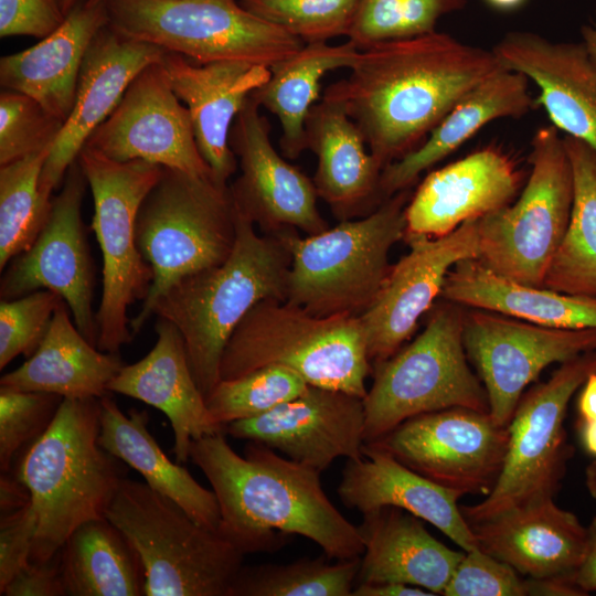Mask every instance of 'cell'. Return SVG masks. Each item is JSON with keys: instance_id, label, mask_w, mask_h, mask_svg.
I'll use <instances>...</instances> for the list:
<instances>
[{"instance_id": "cell-1", "label": "cell", "mask_w": 596, "mask_h": 596, "mask_svg": "<svg viewBox=\"0 0 596 596\" xmlns=\"http://www.w3.org/2000/svg\"><path fill=\"white\" fill-rule=\"evenodd\" d=\"M501 68L491 49L435 31L360 49L349 75L322 97L344 107L384 169L418 148L469 91Z\"/></svg>"}, {"instance_id": "cell-2", "label": "cell", "mask_w": 596, "mask_h": 596, "mask_svg": "<svg viewBox=\"0 0 596 596\" xmlns=\"http://www.w3.org/2000/svg\"><path fill=\"white\" fill-rule=\"evenodd\" d=\"M224 434L193 440L189 459L212 486L226 538L247 554L280 549L284 534L311 540L330 560L363 554L358 526L330 501L319 471L255 441L241 456Z\"/></svg>"}, {"instance_id": "cell-3", "label": "cell", "mask_w": 596, "mask_h": 596, "mask_svg": "<svg viewBox=\"0 0 596 596\" xmlns=\"http://www.w3.org/2000/svg\"><path fill=\"white\" fill-rule=\"evenodd\" d=\"M290 264L280 236L258 234L236 209V241L230 256L182 277L156 300L152 316L179 330L204 397L220 382L224 348L246 313L262 300H286Z\"/></svg>"}, {"instance_id": "cell-4", "label": "cell", "mask_w": 596, "mask_h": 596, "mask_svg": "<svg viewBox=\"0 0 596 596\" xmlns=\"http://www.w3.org/2000/svg\"><path fill=\"white\" fill-rule=\"evenodd\" d=\"M99 398H63L46 432L18 459L36 515L31 563L53 560L82 524L104 518L124 462L98 444Z\"/></svg>"}, {"instance_id": "cell-5", "label": "cell", "mask_w": 596, "mask_h": 596, "mask_svg": "<svg viewBox=\"0 0 596 596\" xmlns=\"http://www.w3.org/2000/svg\"><path fill=\"white\" fill-rule=\"evenodd\" d=\"M412 193L402 190L368 215L318 234L277 233L291 256L285 301L318 317H361L387 276L390 251L404 240Z\"/></svg>"}, {"instance_id": "cell-6", "label": "cell", "mask_w": 596, "mask_h": 596, "mask_svg": "<svg viewBox=\"0 0 596 596\" xmlns=\"http://www.w3.org/2000/svg\"><path fill=\"white\" fill-rule=\"evenodd\" d=\"M105 517L138 553L145 596L230 595L247 553L146 482L125 477Z\"/></svg>"}, {"instance_id": "cell-7", "label": "cell", "mask_w": 596, "mask_h": 596, "mask_svg": "<svg viewBox=\"0 0 596 596\" xmlns=\"http://www.w3.org/2000/svg\"><path fill=\"white\" fill-rule=\"evenodd\" d=\"M283 365L309 385L366 395L372 373L358 317H318L278 299L257 302L228 339L221 380H232L267 365Z\"/></svg>"}, {"instance_id": "cell-8", "label": "cell", "mask_w": 596, "mask_h": 596, "mask_svg": "<svg viewBox=\"0 0 596 596\" xmlns=\"http://www.w3.org/2000/svg\"><path fill=\"white\" fill-rule=\"evenodd\" d=\"M138 249L153 278L139 312L136 336L152 316L156 300L175 281L222 264L236 241V209L230 187L213 177L164 168L136 219Z\"/></svg>"}, {"instance_id": "cell-9", "label": "cell", "mask_w": 596, "mask_h": 596, "mask_svg": "<svg viewBox=\"0 0 596 596\" xmlns=\"http://www.w3.org/2000/svg\"><path fill=\"white\" fill-rule=\"evenodd\" d=\"M464 313L458 304L436 301L411 343L372 364L373 382L363 398L365 443L425 413L451 407L490 412L486 389L468 364Z\"/></svg>"}, {"instance_id": "cell-10", "label": "cell", "mask_w": 596, "mask_h": 596, "mask_svg": "<svg viewBox=\"0 0 596 596\" xmlns=\"http://www.w3.org/2000/svg\"><path fill=\"white\" fill-rule=\"evenodd\" d=\"M531 170L518 198L477 220V259L493 273L543 287L550 263L566 232L574 198L572 164L553 125L531 140Z\"/></svg>"}, {"instance_id": "cell-11", "label": "cell", "mask_w": 596, "mask_h": 596, "mask_svg": "<svg viewBox=\"0 0 596 596\" xmlns=\"http://www.w3.org/2000/svg\"><path fill=\"white\" fill-rule=\"evenodd\" d=\"M77 161L93 194L92 230L103 256L97 348L118 353L134 337L128 308L142 301L152 284V269L137 246L136 219L163 167L143 160L116 161L86 146Z\"/></svg>"}, {"instance_id": "cell-12", "label": "cell", "mask_w": 596, "mask_h": 596, "mask_svg": "<svg viewBox=\"0 0 596 596\" xmlns=\"http://www.w3.org/2000/svg\"><path fill=\"white\" fill-rule=\"evenodd\" d=\"M118 34L199 63L243 61L272 67L305 43L247 11L241 0H107Z\"/></svg>"}, {"instance_id": "cell-13", "label": "cell", "mask_w": 596, "mask_h": 596, "mask_svg": "<svg viewBox=\"0 0 596 596\" xmlns=\"http://www.w3.org/2000/svg\"><path fill=\"white\" fill-rule=\"evenodd\" d=\"M596 372V350L567 360L551 377L523 394L508 426L509 443L499 479L486 499L460 505L469 524L530 501L554 498L573 447L564 418L574 393Z\"/></svg>"}, {"instance_id": "cell-14", "label": "cell", "mask_w": 596, "mask_h": 596, "mask_svg": "<svg viewBox=\"0 0 596 596\" xmlns=\"http://www.w3.org/2000/svg\"><path fill=\"white\" fill-rule=\"evenodd\" d=\"M508 443V426L498 425L489 413L451 407L411 417L366 444L462 496H488L502 471Z\"/></svg>"}, {"instance_id": "cell-15", "label": "cell", "mask_w": 596, "mask_h": 596, "mask_svg": "<svg viewBox=\"0 0 596 596\" xmlns=\"http://www.w3.org/2000/svg\"><path fill=\"white\" fill-rule=\"evenodd\" d=\"M462 341L486 389L489 414L509 426L524 389L546 366L596 350V328H551L465 307Z\"/></svg>"}, {"instance_id": "cell-16", "label": "cell", "mask_w": 596, "mask_h": 596, "mask_svg": "<svg viewBox=\"0 0 596 596\" xmlns=\"http://www.w3.org/2000/svg\"><path fill=\"white\" fill-rule=\"evenodd\" d=\"M87 187L76 159L58 194L52 198L45 226L33 244L3 269L0 297L13 299L41 289L56 292L67 304L79 332L97 347L98 326L93 309L95 277L82 221Z\"/></svg>"}, {"instance_id": "cell-17", "label": "cell", "mask_w": 596, "mask_h": 596, "mask_svg": "<svg viewBox=\"0 0 596 596\" xmlns=\"http://www.w3.org/2000/svg\"><path fill=\"white\" fill-rule=\"evenodd\" d=\"M85 146L116 161L143 160L213 177L199 151L189 111L172 91L161 61L131 81Z\"/></svg>"}, {"instance_id": "cell-18", "label": "cell", "mask_w": 596, "mask_h": 596, "mask_svg": "<svg viewBox=\"0 0 596 596\" xmlns=\"http://www.w3.org/2000/svg\"><path fill=\"white\" fill-rule=\"evenodd\" d=\"M249 96L230 131L238 177L228 184L236 209L263 234L291 228L313 235L329 227L319 212L312 179L290 164L270 141V127Z\"/></svg>"}, {"instance_id": "cell-19", "label": "cell", "mask_w": 596, "mask_h": 596, "mask_svg": "<svg viewBox=\"0 0 596 596\" xmlns=\"http://www.w3.org/2000/svg\"><path fill=\"white\" fill-rule=\"evenodd\" d=\"M406 255L391 265L371 307L359 317L371 364L389 359L411 339L440 297L449 270L479 255L477 220L440 237L406 236Z\"/></svg>"}, {"instance_id": "cell-20", "label": "cell", "mask_w": 596, "mask_h": 596, "mask_svg": "<svg viewBox=\"0 0 596 596\" xmlns=\"http://www.w3.org/2000/svg\"><path fill=\"white\" fill-rule=\"evenodd\" d=\"M224 433L263 444L321 473L339 457H363V398L308 385L298 397L259 416L227 424Z\"/></svg>"}, {"instance_id": "cell-21", "label": "cell", "mask_w": 596, "mask_h": 596, "mask_svg": "<svg viewBox=\"0 0 596 596\" xmlns=\"http://www.w3.org/2000/svg\"><path fill=\"white\" fill-rule=\"evenodd\" d=\"M523 171L502 149L488 146L428 173L405 209V236L440 237L465 222L511 204Z\"/></svg>"}, {"instance_id": "cell-22", "label": "cell", "mask_w": 596, "mask_h": 596, "mask_svg": "<svg viewBox=\"0 0 596 596\" xmlns=\"http://www.w3.org/2000/svg\"><path fill=\"white\" fill-rule=\"evenodd\" d=\"M166 51L127 39L107 23L91 43L79 73L73 109L53 143L40 177V190L51 200L91 134L116 108L131 81Z\"/></svg>"}, {"instance_id": "cell-23", "label": "cell", "mask_w": 596, "mask_h": 596, "mask_svg": "<svg viewBox=\"0 0 596 596\" xmlns=\"http://www.w3.org/2000/svg\"><path fill=\"white\" fill-rule=\"evenodd\" d=\"M503 68L523 74L540 91L535 103L564 136L596 151V64L583 42H554L510 31L491 49Z\"/></svg>"}, {"instance_id": "cell-24", "label": "cell", "mask_w": 596, "mask_h": 596, "mask_svg": "<svg viewBox=\"0 0 596 596\" xmlns=\"http://www.w3.org/2000/svg\"><path fill=\"white\" fill-rule=\"evenodd\" d=\"M161 64L189 111L201 156L216 182L230 184L238 167L230 147L232 125L251 94L268 79L269 67L243 61L199 64L171 52Z\"/></svg>"}, {"instance_id": "cell-25", "label": "cell", "mask_w": 596, "mask_h": 596, "mask_svg": "<svg viewBox=\"0 0 596 596\" xmlns=\"http://www.w3.org/2000/svg\"><path fill=\"white\" fill-rule=\"evenodd\" d=\"M469 525L480 550L530 578H574L586 550L587 528L554 498L533 500Z\"/></svg>"}, {"instance_id": "cell-26", "label": "cell", "mask_w": 596, "mask_h": 596, "mask_svg": "<svg viewBox=\"0 0 596 596\" xmlns=\"http://www.w3.org/2000/svg\"><path fill=\"white\" fill-rule=\"evenodd\" d=\"M362 454L361 459H348L337 489L347 508L364 514L396 507L433 524L464 551L478 547L458 504L460 492L429 480L374 445L364 443Z\"/></svg>"}, {"instance_id": "cell-27", "label": "cell", "mask_w": 596, "mask_h": 596, "mask_svg": "<svg viewBox=\"0 0 596 596\" xmlns=\"http://www.w3.org/2000/svg\"><path fill=\"white\" fill-rule=\"evenodd\" d=\"M157 341L141 360L124 365L108 384L114 392L161 411L173 432L178 464L189 460L193 440L224 433L212 418L205 397L191 372L183 339L169 321L158 318Z\"/></svg>"}, {"instance_id": "cell-28", "label": "cell", "mask_w": 596, "mask_h": 596, "mask_svg": "<svg viewBox=\"0 0 596 596\" xmlns=\"http://www.w3.org/2000/svg\"><path fill=\"white\" fill-rule=\"evenodd\" d=\"M306 149L317 157V195L341 221L362 217L381 203L383 169L344 107L322 97L305 121Z\"/></svg>"}, {"instance_id": "cell-29", "label": "cell", "mask_w": 596, "mask_h": 596, "mask_svg": "<svg viewBox=\"0 0 596 596\" xmlns=\"http://www.w3.org/2000/svg\"><path fill=\"white\" fill-rule=\"evenodd\" d=\"M108 23L105 2L76 6L36 44L0 58V84L25 94L65 121L71 114L85 54Z\"/></svg>"}, {"instance_id": "cell-30", "label": "cell", "mask_w": 596, "mask_h": 596, "mask_svg": "<svg viewBox=\"0 0 596 596\" xmlns=\"http://www.w3.org/2000/svg\"><path fill=\"white\" fill-rule=\"evenodd\" d=\"M364 546L358 583H402L443 594L464 552L434 538L423 520L396 508L363 514L358 526Z\"/></svg>"}, {"instance_id": "cell-31", "label": "cell", "mask_w": 596, "mask_h": 596, "mask_svg": "<svg viewBox=\"0 0 596 596\" xmlns=\"http://www.w3.org/2000/svg\"><path fill=\"white\" fill-rule=\"evenodd\" d=\"M535 104L523 74L507 68L493 73L469 91L418 148L383 169L382 202L411 189L424 171L457 150L487 124L501 118H520Z\"/></svg>"}, {"instance_id": "cell-32", "label": "cell", "mask_w": 596, "mask_h": 596, "mask_svg": "<svg viewBox=\"0 0 596 596\" xmlns=\"http://www.w3.org/2000/svg\"><path fill=\"white\" fill-rule=\"evenodd\" d=\"M63 300L36 351L15 370L6 373L0 386L45 392L63 398H100L124 363L118 353L100 351L77 329Z\"/></svg>"}, {"instance_id": "cell-33", "label": "cell", "mask_w": 596, "mask_h": 596, "mask_svg": "<svg viewBox=\"0 0 596 596\" xmlns=\"http://www.w3.org/2000/svg\"><path fill=\"white\" fill-rule=\"evenodd\" d=\"M439 298L551 328H596V298L523 285L477 258L462 259L449 270Z\"/></svg>"}, {"instance_id": "cell-34", "label": "cell", "mask_w": 596, "mask_h": 596, "mask_svg": "<svg viewBox=\"0 0 596 596\" xmlns=\"http://www.w3.org/2000/svg\"><path fill=\"white\" fill-rule=\"evenodd\" d=\"M99 403L98 444L138 471L150 488L177 502L196 522L217 530L221 511L214 491L202 487L163 453L148 429V413L131 409L127 415L107 394Z\"/></svg>"}, {"instance_id": "cell-35", "label": "cell", "mask_w": 596, "mask_h": 596, "mask_svg": "<svg viewBox=\"0 0 596 596\" xmlns=\"http://www.w3.org/2000/svg\"><path fill=\"white\" fill-rule=\"evenodd\" d=\"M359 51L350 40L336 45L307 43L273 65L268 79L251 94L260 108L278 118L285 157L297 159L306 150L305 121L319 100L322 78L331 71L351 68Z\"/></svg>"}, {"instance_id": "cell-36", "label": "cell", "mask_w": 596, "mask_h": 596, "mask_svg": "<svg viewBox=\"0 0 596 596\" xmlns=\"http://www.w3.org/2000/svg\"><path fill=\"white\" fill-rule=\"evenodd\" d=\"M68 596H141L145 571L126 535L106 517L79 525L60 550Z\"/></svg>"}, {"instance_id": "cell-37", "label": "cell", "mask_w": 596, "mask_h": 596, "mask_svg": "<svg viewBox=\"0 0 596 596\" xmlns=\"http://www.w3.org/2000/svg\"><path fill=\"white\" fill-rule=\"evenodd\" d=\"M563 139L573 170L574 198L566 232L543 287L596 298V151L577 138Z\"/></svg>"}, {"instance_id": "cell-38", "label": "cell", "mask_w": 596, "mask_h": 596, "mask_svg": "<svg viewBox=\"0 0 596 596\" xmlns=\"http://www.w3.org/2000/svg\"><path fill=\"white\" fill-rule=\"evenodd\" d=\"M329 561L324 555L288 564L243 565L228 596H352L361 556Z\"/></svg>"}, {"instance_id": "cell-39", "label": "cell", "mask_w": 596, "mask_h": 596, "mask_svg": "<svg viewBox=\"0 0 596 596\" xmlns=\"http://www.w3.org/2000/svg\"><path fill=\"white\" fill-rule=\"evenodd\" d=\"M50 150L0 166V270L26 251L45 226L52 199L43 196L40 177Z\"/></svg>"}, {"instance_id": "cell-40", "label": "cell", "mask_w": 596, "mask_h": 596, "mask_svg": "<svg viewBox=\"0 0 596 596\" xmlns=\"http://www.w3.org/2000/svg\"><path fill=\"white\" fill-rule=\"evenodd\" d=\"M308 385L292 370L273 364L237 379L220 380L205 402L212 418L224 428L298 397Z\"/></svg>"}, {"instance_id": "cell-41", "label": "cell", "mask_w": 596, "mask_h": 596, "mask_svg": "<svg viewBox=\"0 0 596 596\" xmlns=\"http://www.w3.org/2000/svg\"><path fill=\"white\" fill-rule=\"evenodd\" d=\"M466 0H360L348 40L359 49L436 31L438 21L466 7Z\"/></svg>"}, {"instance_id": "cell-42", "label": "cell", "mask_w": 596, "mask_h": 596, "mask_svg": "<svg viewBox=\"0 0 596 596\" xmlns=\"http://www.w3.org/2000/svg\"><path fill=\"white\" fill-rule=\"evenodd\" d=\"M360 0H241L251 13L305 44L347 36Z\"/></svg>"}, {"instance_id": "cell-43", "label": "cell", "mask_w": 596, "mask_h": 596, "mask_svg": "<svg viewBox=\"0 0 596 596\" xmlns=\"http://www.w3.org/2000/svg\"><path fill=\"white\" fill-rule=\"evenodd\" d=\"M64 121L32 97L13 92L0 94V166L51 150Z\"/></svg>"}, {"instance_id": "cell-44", "label": "cell", "mask_w": 596, "mask_h": 596, "mask_svg": "<svg viewBox=\"0 0 596 596\" xmlns=\"http://www.w3.org/2000/svg\"><path fill=\"white\" fill-rule=\"evenodd\" d=\"M63 397L0 386V470L12 465L52 424Z\"/></svg>"}, {"instance_id": "cell-45", "label": "cell", "mask_w": 596, "mask_h": 596, "mask_svg": "<svg viewBox=\"0 0 596 596\" xmlns=\"http://www.w3.org/2000/svg\"><path fill=\"white\" fill-rule=\"evenodd\" d=\"M63 299L54 291L41 289L28 295L1 299L0 369L23 354L30 358L44 339L54 312Z\"/></svg>"}, {"instance_id": "cell-46", "label": "cell", "mask_w": 596, "mask_h": 596, "mask_svg": "<svg viewBox=\"0 0 596 596\" xmlns=\"http://www.w3.org/2000/svg\"><path fill=\"white\" fill-rule=\"evenodd\" d=\"M441 595L526 596V582L509 564L479 547L465 551Z\"/></svg>"}, {"instance_id": "cell-47", "label": "cell", "mask_w": 596, "mask_h": 596, "mask_svg": "<svg viewBox=\"0 0 596 596\" xmlns=\"http://www.w3.org/2000/svg\"><path fill=\"white\" fill-rule=\"evenodd\" d=\"M65 0H0V36L43 39L66 19Z\"/></svg>"}, {"instance_id": "cell-48", "label": "cell", "mask_w": 596, "mask_h": 596, "mask_svg": "<svg viewBox=\"0 0 596 596\" xmlns=\"http://www.w3.org/2000/svg\"><path fill=\"white\" fill-rule=\"evenodd\" d=\"M36 524V515L31 503L1 514L0 590L30 565Z\"/></svg>"}, {"instance_id": "cell-49", "label": "cell", "mask_w": 596, "mask_h": 596, "mask_svg": "<svg viewBox=\"0 0 596 596\" xmlns=\"http://www.w3.org/2000/svg\"><path fill=\"white\" fill-rule=\"evenodd\" d=\"M4 596H63L65 595L60 552L45 563H30L2 590Z\"/></svg>"}, {"instance_id": "cell-50", "label": "cell", "mask_w": 596, "mask_h": 596, "mask_svg": "<svg viewBox=\"0 0 596 596\" xmlns=\"http://www.w3.org/2000/svg\"><path fill=\"white\" fill-rule=\"evenodd\" d=\"M574 581L585 595L596 592V514L587 528L586 550Z\"/></svg>"}, {"instance_id": "cell-51", "label": "cell", "mask_w": 596, "mask_h": 596, "mask_svg": "<svg viewBox=\"0 0 596 596\" xmlns=\"http://www.w3.org/2000/svg\"><path fill=\"white\" fill-rule=\"evenodd\" d=\"M31 503L28 488L12 471L1 472L0 511L1 514L15 511Z\"/></svg>"}, {"instance_id": "cell-52", "label": "cell", "mask_w": 596, "mask_h": 596, "mask_svg": "<svg viewBox=\"0 0 596 596\" xmlns=\"http://www.w3.org/2000/svg\"><path fill=\"white\" fill-rule=\"evenodd\" d=\"M528 595L582 596L585 595L571 577L525 578Z\"/></svg>"}, {"instance_id": "cell-53", "label": "cell", "mask_w": 596, "mask_h": 596, "mask_svg": "<svg viewBox=\"0 0 596 596\" xmlns=\"http://www.w3.org/2000/svg\"><path fill=\"white\" fill-rule=\"evenodd\" d=\"M352 596H434L422 587L402 583H358Z\"/></svg>"}, {"instance_id": "cell-54", "label": "cell", "mask_w": 596, "mask_h": 596, "mask_svg": "<svg viewBox=\"0 0 596 596\" xmlns=\"http://www.w3.org/2000/svg\"><path fill=\"white\" fill-rule=\"evenodd\" d=\"M577 400L579 422L596 421V372L589 374Z\"/></svg>"}, {"instance_id": "cell-55", "label": "cell", "mask_w": 596, "mask_h": 596, "mask_svg": "<svg viewBox=\"0 0 596 596\" xmlns=\"http://www.w3.org/2000/svg\"><path fill=\"white\" fill-rule=\"evenodd\" d=\"M578 430L584 448L596 458V421H578Z\"/></svg>"}, {"instance_id": "cell-56", "label": "cell", "mask_w": 596, "mask_h": 596, "mask_svg": "<svg viewBox=\"0 0 596 596\" xmlns=\"http://www.w3.org/2000/svg\"><path fill=\"white\" fill-rule=\"evenodd\" d=\"M582 42L596 64V13L594 20L582 28Z\"/></svg>"}, {"instance_id": "cell-57", "label": "cell", "mask_w": 596, "mask_h": 596, "mask_svg": "<svg viewBox=\"0 0 596 596\" xmlns=\"http://www.w3.org/2000/svg\"><path fill=\"white\" fill-rule=\"evenodd\" d=\"M526 0H483L486 4L494 10L509 12L520 8Z\"/></svg>"}, {"instance_id": "cell-58", "label": "cell", "mask_w": 596, "mask_h": 596, "mask_svg": "<svg viewBox=\"0 0 596 596\" xmlns=\"http://www.w3.org/2000/svg\"><path fill=\"white\" fill-rule=\"evenodd\" d=\"M585 482L590 496L596 500V459L585 470Z\"/></svg>"}, {"instance_id": "cell-59", "label": "cell", "mask_w": 596, "mask_h": 596, "mask_svg": "<svg viewBox=\"0 0 596 596\" xmlns=\"http://www.w3.org/2000/svg\"><path fill=\"white\" fill-rule=\"evenodd\" d=\"M86 0H65V11L68 14L76 6L85 2Z\"/></svg>"}, {"instance_id": "cell-60", "label": "cell", "mask_w": 596, "mask_h": 596, "mask_svg": "<svg viewBox=\"0 0 596 596\" xmlns=\"http://www.w3.org/2000/svg\"><path fill=\"white\" fill-rule=\"evenodd\" d=\"M105 1H107V0H86V2L88 4H96V3H100V2H105Z\"/></svg>"}]
</instances>
